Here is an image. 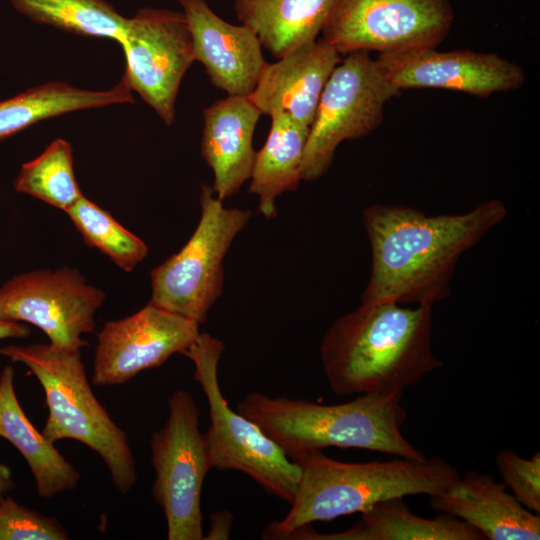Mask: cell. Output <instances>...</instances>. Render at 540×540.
I'll return each mask as SVG.
<instances>
[{
    "label": "cell",
    "instance_id": "1",
    "mask_svg": "<svg viewBox=\"0 0 540 540\" xmlns=\"http://www.w3.org/2000/svg\"><path fill=\"white\" fill-rule=\"evenodd\" d=\"M507 215L490 199L460 214L427 215L404 205L372 204L363 211L372 257L361 303L434 305L450 295L460 256Z\"/></svg>",
    "mask_w": 540,
    "mask_h": 540
},
{
    "label": "cell",
    "instance_id": "2",
    "mask_svg": "<svg viewBox=\"0 0 540 540\" xmlns=\"http://www.w3.org/2000/svg\"><path fill=\"white\" fill-rule=\"evenodd\" d=\"M433 305L361 303L327 329L320 356L334 394L403 392L442 367L432 350Z\"/></svg>",
    "mask_w": 540,
    "mask_h": 540
},
{
    "label": "cell",
    "instance_id": "3",
    "mask_svg": "<svg viewBox=\"0 0 540 540\" xmlns=\"http://www.w3.org/2000/svg\"><path fill=\"white\" fill-rule=\"evenodd\" d=\"M402 395L364 393L346 403L324 405L252 392L236 410L256 423L290 458L339 447L424 460L425 455L402 434L407 417Z\"/></svg>",
    "mask_w": 540,
    "mask_h": 540
},
{
    "label": "cell",
    "instance_id": "4",
    "mask_svg": "<svg viewBox=\"0 0 540 540\" xmlns=\"http://www.w3.org/2000/svg\"><path fill=\"white\" fill-rule=\"evenodd\" d=\"M291 459L301 471L295 497L288 514L266 528L263 538L285 539L313 522L361 513L391 498L430 497L460 478L458 470L440 457L349 463L310 451Z\"/></svg>",
    "mask_w": 540,
    "mask_h": 540
},
{
    "label": "cell",
    "instance_id": "5",
    "mask_svg": "<svg viewBox=\"0 0 540 540\" xmlns=\"http://www.w3.org/2000/svg\"><path fill=\"white\" fill-rule=\"evenodd\" d=\"M0 355L25 365L42 386L48 407L44 437L52 443L63 439L83 443L102 458L115 488L129 492L137 473L127 434L95 397L80 350L33 343L0 347Z\"/></svg>",
    "mask_w": 540,
    "mask_h": 540
},
{
    "label": "cell",
    "instance_id": "6",
    "mask_svg": "<svg viewBox=\"0 0 540 540\" xmlns=\"http://www.w3.org/2000/svg\"><path fill=\"white\" fill-rule=\"evenodd\" d=\"M223 351L222 341L209 333H199L182 352L193 362V377L209 406L210 426L204 436L212 468L242 472L268 494L291 504L300 467L256 423L228 405L218 380Z\"/></svg>",
    "mask_w": 540,
    "mask_h": 540
},
{
    "label": "cell",
    "instance_id": "7",
    "mask_svg": "<svg viewBox=\"0 0 540 540\" xmlns=\"http://www.w3.org/2000/svg\"><path fill=\"white\" fill-rule=\"evenodd\" d=\"M201 217L182 249L151 271L150 303L198 324L223 291V259L251 210L225 208L211 186L202 184Z\"/></svg>",
    "mask_w": 540,
    "mask_h": 540
},
{
    "label": "cell",
    "instance_id": "8",
    "mask_svg": "<svg viewBox=\"0 0 540 540\" xmlns=\"http://www.w3.org/2000/svg\"><path fill=\"white\" fill-rule=\"evenodd\" d=\"M168 408L166 423L150 438L151 493L163 510L169 540H202L201 491L212 463L200 409L184 390L171 394Z\"/></svg>",
    "mask_w": 540,
    "mask_h": 540
},
{
    "label": "cell",
    "instance_id": "9",
    "mask_svg": "<svg viewBox=\"0 0 540 540\" xmlns=\"http://www.w3.org/2000/svg\"><path fill=\"white\" fill-rule=\"evenodd\" d=\"M400 93L368 51L346 54L320 97L303 153L301 180L315 181L325 175L339 144L376 130L386 103Z\"/></svg>",
    "mask_w": 540,
    "mask_h": 540
},
{
    "label": "cell",
    "instance_id": "10",
    "mask_svg": "<svg viewBox=\"0 0 540 540\" xmlns=\"http://www.w3.org/2000/svg\"><path fill=\"white\" fill-rule=\"evenodd\" d=\"M453 21L451 0H332L320 34L344 55L436 48Z\"/></svg>",
    "mask_w": 540,
    "mask_h": 540
},
{
    "label": "cell",
    "instance_id": "11",
    "mask_svg": "<svg viewBox=\"0 0 540 540\" xmlns=\"http://www.w3.org/2000/svg\"><path fill=\"white\" fill-rule=\"evenodd\" d=\"M104 300L105 293L77 269H38L0 286V317L36 326L57 347L80 350L88 344L81 335L94 331Z\"/></svg>",
    "mask_w": 540,
    "mask_h": 540
},
{
    "label": "cell",
    "instance_id": "12",
    "mask_svg": "<svg viewBox=\"0 0 540 540\" xmlns=\"http://www.w3.org/2000/svg\"><path fill=\"white\" fill-rule=\"evenodd\" d=\"M119 44L126 59L122 78L165 124L172 125L181 81L195 61L183 12L143 8L128 18Z\"/></svg>",
    "mask_w": 540,
    "mask_h": 540
},
{
    "label": "cell",
    "instance_id": "13",
    "mask_svg": "<svg viewBox=\"0 0 540 540\" xmlns=\"http://www.w3.org/2000/svg\"><path fill=\"white\" fill-rule=\"evenodd\" d=\"M199 324L150 302L134 314L104 324L97 336L92 382L113 386L163 365L198 337Z\"/></svg>",
    "mask_w": 540,
    "mask_h": 540
},
{
    "label": "cell",
    "instance_id": "14",
    "mask_svg": "<svg viewBox=\"0 0 540 540\" xmlns=\"http://www.w3.org/2000/svg\"><path fill=\"white\" fill-rule=\"evenodd\" d=\"M376 61L399 91L437 88L486 98L526 82L522 67L494 52L414 48L379 53Z\"/></svg>",
    "mask_w": 540,
    "mask_h": 540
},
{
    "label": "cell",
    "instance_id": "15",
    "mask_svg": "<svg viewBox=\"0 0 540 540\" xmlns=\"http://www.w3.org/2000/svg\"><path fill=\"white\" fill-rule=\"evenodd\" d=\"M193 43L195 61L211 83L228 96H249L268 63L261 42L248 26L220 18L205 0H178Z\"/></svg>",
    "mask_w": 540,
    "mask_h": 540
},
{
    "label": "cell",
    "instance_id": "16",
    "mask_svg": "<svg viewBox=\"0 0 540 540\" xmlns=\"http://www.w3.org/2000/svg\"><path fill=\"white\" fill-rule=\"evenodd\" d=\"M340 61L341 54L317 38L267 63L248 97L262 114L285 112L310 126L323 89Z\"/></svg>",
    "mask_w": 540,
    "mask_h": 540
},
{
    "label": "cell",
    "instance_id": "17",
    "mask_svg": "<svg viewBox=\"0 0 540 540\" xmlns=\"http://www.w3.org/2000/svg\"><path fill=\"white\" fill-rule=\"evenodd\" d=\"M430 506L454 516L489 540H539L540 516L506 491L487 473L469 470L442 492L430 496Z\"/></svg>",
    "mask_w": 540,
    "mask_h": 540
},
{
    "label": "cell",
    "instance_id": "18",
    "mask_svg": "<svg viewBox=\"0 0 540 540\" xmlns=\"http://www.w3.org/2000/svg\"><path fill=\"white\" fill-rule=\"evenodd\" d=\"M261 114L248 96H227L203 111L201 155L213 171L212 189L221 201L250 179L253 135Z\"/></svg>",
    "mask_w": 540,
    "mask_h": 540
},
{
    "label": "cell",
    "instance_id": "19",
    "mask_svg": "<svg viewBox=\"0 0 540 540\" xmlns=\"http://www.w3.org/2000/svg\"><path fill=\"white\" fill-rule=\"evenodd\" d=\"M290 540H484L483 535L466 522L441 513L423 518L413 513L403 498L380 501L361 512L353 527L335 533H318L308 526L290 533Z\"/></svg>",
    "mask_w": 540,
    "mask_h": 540
},
{
    "label": "cell",
    "instance_id": "20",
    "mask_svg": "<svg viewBox=\"0 0 540 540\" xmlns=\"http://www.w3.org/2000/svg\"><path fill=\"white\" fill-rule=\"evenodd\" d=\"M14 368L0 374V437L9 441L25 459L35 481L37 495L50 499L74 490L78 470L39 432L24 413L14 388Z\"/></svg>",
    "mask_w": 540,
    "mask_h": 540
},
{
    "label": "cell",
    "instance_id": "21",
    "mask_svg": "<svg viewBox=\"0 0 540 540\" xmlns=\"http://www.w3.org/2000/svg\"><path fill=\"white\" fill-rule=\"evenodd\" d=\"M332 0H234L238 20L275 58L315 41Z\"/></svg>",
    "mask_w": 540,
    "mask_h": 540
},
{
    "label": "cell",
    "instance_id": "22",
    "mask_svg": "<svg viewBox=\"0 0 540 540\" xmlns=\"http://www.w3.org/2000/svg\"><path fill=\"white\" fill-rule=\"evenodd\" d=\"M264 146L255 153L249 192L259 198V211L276 216L275 199L295 191L301 181V164L310 126L285 112L274 113Z\"/></svg>",
    "mask_w": 540,
    "mask_h": 540
},
{
    "label": "cell",
    "instance_id": "23",
    "mask_svg": "<svg viewBox=\"0 0 540 540\" xmlns=\"http://www.w3.org/2000/svg\"><path fill=\"white\" fill-rule=\"evenodd\" d=\"M134 102L132 90L124 78L105 91H90L64 82L32 87L0 101V141L41 120L68 112Z\"/></svg>",
    "mask_w": 540,
    "mask_h": 540
},
{
    "label": "cell",
    "instance_id": "24",
    "mask_svg": "<svg viewBox=\"0 0 540 540\" xmlns=\"http://www.w3.org/2000/svg\"><path fill=\"white\" fill-rule=\"evenodd\" d=\"M31 20L86 37L110 38L119 43L128 18L104 0H9Z\"/></svg>",
    "mask_w": 540,
    "mask_h": 540
},
{
    "label": "cell",
    "instance_id": "25",
    "mask_svg": "<svg viewBox=\"0 0 540 540\" xmlns=\"http://www.w3.org/2000/svg\"><path fill=\"white\" fill-rule=\"evenodd\" d=\"M14 188L66 212L83 196L74 174L70 143L58 138L38 157L24 163Z\"/></svg>",
    "mask_w": 540,
    "mask_h": 540
},
{
    "label": "cell",
    "instance_id": "26",
    "mask_svg": "<svg viewBox=\"0 0 540 540\" xmlns=\"http://www.w3.org/2000/svg\"><path fill=\"white\" fill-rule=\"evenodd\" d=\"M66 213L84 242L107 255L122 270L131 272L146 257L145 242L84 195Z\"/></svg>",
    "mask_w": 540,
    "mask_h": 540
},
{
    "label": "cell",
    "instance_id": "27",
    "mask_svg": "<svg viewBox=\"0 0 540 540\" xmlns=\"http://www.w3.org/2000/svg\"><path fill=\"white\" fill-rule=\"evenodd\" d=\"M70 536L54 517L17 502L6 495L0 499V540H67Z\"/></svg>",
    "mask_w": 540,
    "mask_h": 540
},
{
    "label": "cell",
    "instance_id": "28",
    "mask_svg": "<svg viewBox=\"0 0 540 540\" xmlns=\"http://www.w3.org/2000/svg\"><path fill=\"white\" fill-rule=\"evenodd\" d=\"M496 467L503 484L513 496L530 511L540 514V453L530 459L519 456L511 449H502L496 455Z\"/></svg>",
    "mask_w": 540,
    "mask_h": 540
},
{
    "label": "cell",
    "instance_id": "29",
    "mask_svg": "<svg viewBox=\"0 0 540 540\" xmlns=\"http://www.w3.org/2000/svg\"><path fill=\"white\" fill-rule=\"evenodd\" d=\"M233 522L234 516L229 510L213 512L210 515V529L203 539H229Z\"/></svg>",
    "mask_w": 540,
    "mask_h": 540
},
{
    "label": "cell",
    "instance_id": "30",
    "mask_svg": "<svg viewBox=\"0 0 540 540\" xmlns=\"http://www.w3.org/2000/svg\"><path fill=\"white\" fill-rule=\"evenodd\" d=\"M30 334V327L22 322L10 321L0 317V340L26 338Z\"/></svg>",
    "mask_w": 540,
    "mask_h": 540
},
{
    "label": "cell",
    "instance_id": "31",
    "mask_svg": "<svg viewBox=\"0 0 540 540\" xmlns=\"http://www.w3.org/2000/svg\"><path fill=\"white\" fill-rule=\"evenodd\" d=\"M15 488L16 484L11 469L7 465L0 463V499L15 490Z\"/></svg>",
    "mask_w": 540,
    "mask_h": 540
}]
</instances>
